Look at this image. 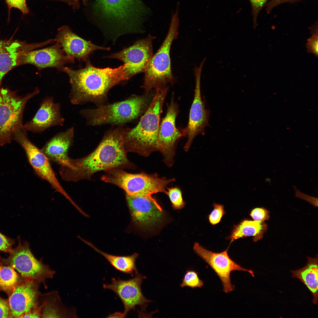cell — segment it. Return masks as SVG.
<instances>
[{
    "mask_svg": "<svg viewBox=\"0 0 318 318\" xmlns=\"http://www.w3.org/2000/svg\"><path fill=\"white\" fill-rule=\"evenodd\" d=\"M132 220L137 226L149 228L161 220L163 211L152 196H132L126 195Z\"/></svg>",
    "mask_w": 318,
    "mask_h": 318,
    "instance_id": "18",
    "label": "cell"
},
{
    "mask_svg": "<svg viewBox=\"0 0 318 318\" xmlns=\"http://www.w3.org/2000/svg\"><path fill=\"white\" fill-rule=\"evenodd\" d=\"M54 44L41 49L33 50L24 53L19 61V66L31 64L39 70L48 67H54L62 71L65 64L74 62V58L66 55L57 42Z\"/></svg>",
    "mask_w": 318,
    "mask_h": 318,
    "instance_id": "16",
    "label": "cell"
},
{
    "mask_svg": "<svg viewBox=\"0 0 318 318\" xmlns=\"http://www.w3.org/2000/svg\"><path fill=\"white\" fill-rule=\"evenodd\" d=\"M302 0H271L266 3L265 7L268 14L270 13L272 9L279 4L287 2L295 3L300 1Z\"/></svg>",
    "mask_w": 318,
    "mask_h": 318,
    "instance_id": "37",
    "label": "cell"
},
{
    "mask_svg": "<svg viewBox=\"0 0 318 318\" xmlns=\"http://www.w3.org/2000/svg\"><path fill=\"white\" fill-rule=\"evenodd\" d=\"M74 129L71 127L59 132L48 140L41 149L49 160L61 166L67 165L69 151L73 144Z\"/></svg>",
    "mask_w": 318,
    "mask_h": 318,
    "instance_id": "22",
    "label": "cell"
},
{
    "mask_svg": "<svg viewBox=\"0 0 318 318\" xmlns=\"http://www.w3.org/2000/svg\"><path fill=\"white\" fill-rule=\"evenodd\" d=\"M61 107L53 97H45L34 116L23 125L24 129L26 132L40 134L52 127L63 125L65 119L61 115Z\"/></svg>",
    "mask_w": 318,
    "mask_h": 318,
    "instance_id": "17",
    "label": "cell"
},
{
    "mask_svg": "<svg viewBox=\"0 0 318 318\" xmlns=\"http://www.w3.org/2000/svg\"><path fill=\"white\" fill-rule=\"evenodd\" d=\"M250 216L254 221L259 222L267 220L269 218V212L264 208H256L253 209Z\"/></svg>",
    "mask_w": 318,
    "mask_h": 318,
    "instance_id": "32",
    "label": "cell"
},
{
    "mask_svg": "<svg viewBox=\"0 0 318 318\" xmlns=\"http://www.w3.org/2000/svg\"><path fill=\"white\" fill-rule=\"evenodd\" d=\"M40 92L38 88L22 97L8 88H0V145L10 143L14 133L23 128V119L26 105Z\"/></svg>",
    "mask_w": 318,
    "mask_h": 318,
    "instance_id": "7",
    "label": "cell"
},
{
    "mask_svg": "<svg viewBox=\"0 0 318 318\" xmlns=\"http://www.w3.org/2000/svg\"><path fill=\"white\" fill-rule=\"evenodd\" d=\"M155 37L149 35L137 41L132 45L105 57L120 60L126 64L125 80L144 72L153 55L152 43Z\"/></svg>",
    "mask_w": 318,
    "mask_h": 318,
    "instance_id": "12",
    "label": "cell"
},
{
    "mask_svg": "<svg viewBox=\"0 0 318 318\" xmlns=\"http://www.w3.org/2000/svg\"><path fill=\"white\" fill-rule=\"evenodd\" d=\"M308 261L303 268L291 271L293 278L302 281L312 292L313 303L316 304L318 300V268L317 257H307Z\"/></svg>",
    "mask_w": 318,
    "mask_h": 318,
    "instance_id": "23",
    "label": "cell"
},
{
    "mask_svg": "<svg viewBox=\"0 0 318 318\" xmlns=\"http://www.w3.org/2000/svg\"><path fill=\"white\" fill-rule=\"evenodd\" d=\"M252 7L254 28L257 26L258 16L261 10L265 6L267 0H249Z\"/></svg>",
    "mask_w": 318,
    "mask_h": 318,
    "instance_id": "30",
    "label": "cell"
},
{
    "mask_svg": "<svg viewBox=\"0 0 318 318\" xmlns=\"http://www.w3.org/2000/svg\"><path fill=\"white\" fill-rule=\"evenodd\" d=\"M55 39L67 55L86 62L89 60L90 55L95 50L110 49L109 47L97 46L82 38L66 26L58 29Z\"/></svg>",
    "mask_w": 318,
    "mask_h": 318,
    "instance_id": "21",
    "label": "cell"
},
{
    "mask_svg": "<svg viewBox=\"0 0 318 318\" xmlns=\"http://www.w3.org/2000/svg\"><path fill=\"white\" fill-rule=\"evenodd\" d=\"M60 1L64 2H65L70 5H73V0H53Z\"/></svg>",
    "mask_w": 318,
    "mask_h": 318,
    "instance_id": "41",
    "label": "cell"
},
{
    "mask_svg": "<svg viewBox=\"0 0 318 318\" xmlns=\"http://www.w3.org/2000/svg\"><path fill=\"white\" fill-rule=\"evenodd\" d=\"M101 179L122 188L126 195L132 196H152L159 192L166 193L167 186L175 180L160 177L155 173H129L121 168L105 171Z\"/></svg>",
    "mask_w": 318,
    "mask_h": 318,
    "instance_id": "6",
    "label": "cell"
},
{
    "mask_svg": "<svg viewBox=\"0 0 318 318\" xmlns=\"http://www.w3.org/2000/svg\"><path fill=\"white\" fill-rule=\"evenodd\" d=\"M140 8L138 0H96L94 6L96 12L118 30V36L134 31Z\"/></svg>",
    "mask_w": 318,
    "mask_h": 318,
    "instance_id": "9",
    "label": "cell"
},
{
    "mask_svg": "<svg viewBox=\"0 0 318 318\" xmlns=\"http://www.w3.org/2000/svg\"><path fill=\"white\" fill-rule=\"evenodd\" d=\"M0 318H10V312L8 300L0 296Z\"/></svg>",
    "mask_w": 318,
    "mask_h": 318,
    "instance_id": "36",
    "label": "cell"
},
{
    "mask_svg": "<svg viewBox=\"0 0 318 318\" xmlns=\"http://www.w3.org/2000/svg\"><path fill=\"white\" fill-rule=\"evenodd\" d=\"M126 316L124 313L121 312H116L112 314H110L107 317L111 318H124Z\"/></svg>",
    "mask_w": 318,
    "mask_h": 318,
    "instance_id": "39",
    "label": "cell"
},
{
    "mask_svg": "<svg viewBox=\"0 0 318 318\" xmlns=\"http://www.w3.org/2000/svg\"><path fill=\"white\" fill-rule=\"evenodd\" d=\"M44 305V302L40 305L38 304L27 312L23 315L21 318H40L42 317V310Z\"/></svg>",
    "mask_w": 318,
    "mask_h": 318,
    "instance_id": "35",
    "label": "cell"
},
{
    "mask_svg": "<svg viewBox=\"0 0 318 318\" xmlns=\"http://www.w3.org/2000/svg\"><path fill=\"white\" fill-rule=\"evenodd\" d=\"M178 10L172 15L167 34L157 52L150 59L145 69L144 82L141 87L145 93L153 90L166 87L167 84L173 85L175 78L171 69L170 50L173 40L178 34L179 19Z\"/></svg>",
    "mask_w": 318,
    "mask_h": 318,
    "instance_id": "5",
    "label": "cell"
},
{
    "mask_svg": "<svg viewBox=\"0 0 318 318\" xmlns=\"http://www.w3.org/2000/svg\"><path fill=\"white\" fill-rule=\"evenodd\" d=\"M166 194L169 197L173 207L179 209L184 207L185 203L180 190L177 187L167 188Z\"/></svg>",
    "mask_w": 318,
    "mask_h": 318,
    "instance_id": "28",
    "label": "cell"
},
{
    "mask_svg": "<svg viewBox=\"0 0 318 318\" xmlns=\"http://www.w3.org/2000/svg\"><path fill=\"white\" fill-rule=\"evenodd\" d=\"M203 284V281L198 277L197 273L193 270H189L185 274L180 286L182 288L186 286L194 288H201Z\"/></svg>",
    "mask_w": 318,
    "mask_h": 318,
    "instance_id": "27",
    "label": "cell"
},
{
    "mask_svg": "<svg viewBox=\"0 0 318 318\" xmlns=\"http://www.w3.org/2000/svg\"><path fill=\"white\" fill-rule=\"evenodd\" d=\"M266 229V225L262 222L245 220L234 226L229 239L232 241L243 237L253 236L256 241L262 238Z\"/></svg>",
    "mask_w": 318,
    "mask_h": 318,
    "instance_id": "25",
    "label": "cell"
},
{
    "mask_svg": "<svg viewBox=\"0 0 318 318\" xmlns=\"http://www.w3.org/2000/svg\"><path fill=\"white\" fill-rule=\"evenodd\" d=\"M193 249L199 256L206 262L213 270L221 279L223 291L226 293L233 291L235 286L231 283L230 274L235 271L247 272L254 276L252 271L241 267L232 260L228 255L227 250L221 253H215L209 251L195 243Z\"/></svg>",
    "mask_w": 318,
    "mask_h": 318,
    "instance_id": "15",
    "label": "cell"
},
{
    "mask_svg": "<svg viewBox=\"0 0 318 318\" xmlns=\"http://www.w3.org/2000/svg\"><path fill=\"white\" fill-rule=\"evenodd\" d=\"M152 92L142 95H134L127 99L112 104H103L95 109H83L79 111L88 125L106 124L122 125L142 116L154 96Z\"/></svg>",
    "mask_w": 318,
    "mask_h": 318,
    "instance_id": "4",
    "label": "cell"
},
{
    "mask_svg": "<svg viewBox=\"0 0 318 318\" xmlns=\"http://www.w3.org/2000/svg\"><path fill=\"white\" fill-rule=\"evenodd\" d=\"M214 209L209 215L208 218L210 223L212 225L218 223L224 214V207L223 205L214 203L213 205Z\"/></svg>",
    "mask_w": 318,
    "mask_h": 318,
    "instance_id": "31",
    "label": "cell"
},
{
    "mask_svg": "<svg viewBox=\"0 0 318 318\" xmlns=\"http://www.w3.org/2000/svg\"><path fill=\"white\" fill-rule=\"evenodd\" d=\"M23 128L14 134L13 139L22 147L29 162L35 173L47 182L55 191L64 196L72 204L74 201L66 192L58 180L50 163V160L28 138Z\"/></svg>",
    "mask_w": 318,
    "mask_h": 318,
    "instance_id": "10",
    "label": "cell"
},
{
    "mask_svg": "<svg viewBox=\"0 0 318 318\" xmlns=\"http://www.w3.org/2000/svg\"><path fill=\"white\" fill-rule=\"evenodd\" d=\"M318 34H313L311 37L307 40L306 48L308 52L313 54L317 57L318 55Z\"/></svg>",
    "mask_w": 318,
    "mask_h": 318,
    "instance_id": "34",
    "label": "cell"
},
{
    "mask_svg": "<svg viewBox=\"0 0 318 318\" xmlns=\"http://www.w3.org/2000/svg\"><path fill=\"white\" fill-rule=\"evenodd\" d=\"M179 112V107L175 101L173 93L165 116L160 122L158 132L159 151L163 156L164 162L169 167L173 163L175 145L183 136L181 131L175 126V119Z\"/></svg>",
    "mask_w": 318,
    "mask_h": 318,
    "instance_id": "14",
    "label": "cell"
},
{
    "mask_svg": "<svg viewBox=\"0 0 318 318\" xmlns=\"http://www.w3.org/2000/svg\"><path fill=\"white\" fill-rule=\"evenodd\" d=\"M83 68L74 70L64 67L62 71L69 77L71 86L69 94L70 103L81 105L92 102L98 106L104 104L110 90L125 80L126 64L112 69L93 66L89 60Z\"/></svg>",
    "mask_w": 318,
    "mask_h": 318,
    "instance_id": "2",
    "label": "cell"
},
{
    "mask_svg": "<svg viewBox=\"0 0 318 318\" xmlns=\"http://www.w3.org/2000/svg\"><path fill=\"white\" fill-rule=\"evenodd\" d=\"M14 240L0 232V251L10 254L13 251Z\"/></svg>",
    "mask_w": 318,
    "mask_h": 318,
    "instance_id": "33",
    "label": "cell"
},
{
    "mask_svg": "<svg viewBox=\"0 0 318 318\" xmlns=\"http://www.w3.org/2000/svg\"><path fill=\"white\" fill-rule=\"evenodd\" d=\"M52 43L51 39L42 42L30 43L11 39H0V88L5 75L19 66V60L24 53Z\"/></svg>",
    "mask_w": 318,
    "mask_h": 318,
    "instance_id": "20",
    "label": "cell"
},
{
    "mask_svg": "<svg viewBox=\"0 0 318 318\" xmlns=\"http://www.w3.org/2000/svg\"><path fill=\"white\" fill-rule=\"evenodd\" d=\"M293 188L295 191V196L297 197L306 200L311 203L315 206H317V198L310 196L303 193L299 191L295 186H294Z\"/></svg>",
    "mask_w": 318,
    "mask_h": 318,
    "instance_id": "38",
    "label": "cell"
},
{
    "mask_svg": "<svg viewBox=\"0 0 318 318\" xmlns=\"http://www.w3.org/2000/svg\"><path fill=\"white\" fill-rule=\"evenodd\" d=\"M135 275L133 278L126 280L112 278L110 284L103 285L104 289L112 290L120 298L124 307L123 312L126 316L131 310H135L137 306H140L142 311H145L148 303L152 302L145 298L141 289L146 276L138 273Z\"/></svg>",
    "mask_w": 318,
    "mask_h": 318,
    "instance_id": "13",
    "label": "cell"
},
{
    "mask_svg": "<svg viewBox=\"0 0 318 318\" xmlns=\"http://www.w3.org/2000/svg\"><path fill=\"white\" fill-rule=\"evenodd\" d=\"M205 62L203 60L199 67L195 66L196 84L194 98L190 110L188 124L181 131L183 136L187 137L184 148L186 151L189 150L196 137L199 134H204L205 128L208 125L210 112L205 108L201 90V73Z\"/></svg>",
    "mask_w": 318,
    "mask_h": 318,
    "instance_id": "11",
    "label": "cell"
},
{
    "mask_svg": "<svg viewBox=\"0 0 318 318\" xmlns=\"http://www.w3.org/2000/svg\"><path fill=\"white\" fill-rule=\"evenodd\" d=\"M9 10V19L10 10L12 8H14L19 10L24 14L29 13V9L26 4V0H5Z\"/></svg>",
    "mask_w": 318,
    "mask_h": 318,
    "instance_id": "29",
    "label": "cell"
},
{
    "mask_svg": "<svg viewBox=\"0 0 318 318\" xmlns=\"http://www.w3.org/2000/svg\"><path fill=\"white\" fill-rule=\"evenodd\" d=\"M18 245L7 259L0 257L4 264L10 265L16 270L23 278L46 286V281L52 279L55 271L44 264L42 259L38 260L34 256L29 248V243L22 242L18 238Z\"/></svg>",
    "mask_w": 318,
    "mask_h": 318,
    "instance_id": "8",
    "label": "cell"
},
{
    "mask_svg": "<svg viewBox=\"0 0 318 318\" xmlns=\"http://www.w3.org/2000/svg\"><path fill=\"white\" fill-rule=\"evenodd\" d=\"M78 237L85 243L89 245L95 251L105 257L117 270L124 273L130 274L132 276L138 273L136 265V261L138 254L135 253L127 256H119L105 253L96 248L93 244L85 240L80 237Z\"/></svg>",
    "mask_w": 318,
    "mask_h": 318,
    "instance_id": "24",
    "label": "cell"
},
{
    "mask_svg": "<svg viewBox=\"0 0 318 318\" xmlns=\"http://www.w3.org/2000/svg\"><path fill=\"white\" fill-rule=\"evenodd\" d=\"M39 284L21 277L9 295L10 318H21L38 304Z\"/></svg>",
    "mask_w": 318,
    "mask_h": 318,
    "instance_id": "19",
    "label": "cell"
},
{
    "mask_svg": "<svg viewBox=\"0 0 318 318\" xmlns=\"http://www.w3.org/2000/svg\"><path fill=\"white\" fill-rule=\"evenodd\" d=\"M169 90L167 87L155 90L149 106L137 125L129 129L125 140L126 152L144 157L159 151L158 132L163 104Z\"/></svg>",
    "mask_w": 318,
    "mask_h": 318,
    "instance_id": "3",
    "label": "cell"
},
{
    "mask_svg": "<svg viewBox=\"0 0 318 318\" xmlns=\"http://www.w3.org/2000/svg\"><path fill=\"white\" fill-rule=\"evenodd\" d=\"M79 0H73V8L74 9H77L80 7L79 3ZM84 4H85L86 2V0H82Z\"/></svg>",
    "mask_w": 318,
    "mask_h": 318,
    "instance_id": "40",
    "label": "cell"
},
{
    "mask_svg": "<svg viewBox=\"0 0 318 318\" xmlns=\"http://www.w3.org/2000/svg\"><path fill=\"white\" fill-rule=\"evenodd\" d=\"M128 129L118 127L107 131L97 147L86 156L70 158L68 164L61 166L59 173L63 180L76 182L90 180L95 173L116 168L134 169L128 159L125 145Z\"/></svg>",
    "mask_w": 318,
    "mask_h": 318,
    "instance_id": "1",
    "label": "cell"
},
{
    "mask_svg": "<svg viewBox=\"0 0 318 318\" xmlns=\"http://www.w3.org/2000/svg\"><path fill=\"white\" fill-rule=\"evenodd\" d=\"M21 278L13 267L4 264L0 260V291L9 296Z\"/></svg>",
    "mask_w": 318,
    "mask_h": 318,
    "instance_id": "26",
    "label": "cell"
}]
</instances>
